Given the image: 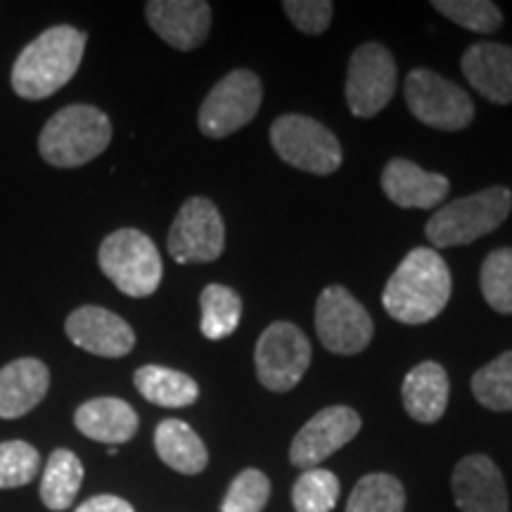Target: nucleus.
Listing matches in <instances>:
<instances>
[{
  "label": "nucleus",
  "instance_id": "obj_1",
  "mask_svg": "<svg viewBox=\"0 0 512 512\" xmlns=\"http://www.w3.org/2000/svg\"><path fill=\"white\" fill-rule=\"evenodd\" d=\"M451 271L437 249L418 247L403 256L387 287L382 306L403 325L430 323L446 309L451 299Z\"/></svg>",
  "mask_w": 512,
  "mask_h": 512
},
{
  "label": "nucleus",
  "instance_id": "obj_2",
  "mask_svg": "<svg viewBox=\"0 0 512 512\" xmlns=\"http://www.w3.org/2000/svg\"><path fill=\"white\" fill-rule=\"evenodd\" d=\"M86 31L60 24L34 38L12 67V91L24 100H43L60 91L79 72Z\"/></svg>",
  "mask_w": 512,
  "mask_h": 512
},
{
  "label": "nucleus",
  "instance_id": "obj_3",
  "mask_svg": "<svg viewBox=\"0 0 512 512\" xmlns=\"http://www.w3.org/2000/svg\"><path fill=\"white\" fill-rule=\"evenodd\" d=\"M112 140V121L93 105H69L48 119L38 136V152L50 166L76 169L93 162Z\"/></svg>",
  "mask_w": 512,
  "mask_h": 512
},
{
  "label": "nucleus",
  "instance_id": "obj_4",
  "mask_svg": "<svg viewBox=\"0 0 512 512\" xmlns=\"http://www.w3.org/2000/svg\"><path fill=\"white\" fill-rule=\"evenodd\" d=\"M512 209V192L503 185L479 190L475 195L460 197L441 207L427 221V238L434 247L470 245L484 235L494 233L508 219Z\"/></svg>",
  "mask_w": 512,
  "mask_h": 512
},
{
  "label": "nucleus",
  "instance_id": "obj_5",
  "mask_svg": "<svg viewBox=\"0 0 512 512\" xmlns=\"http://www.w3.org/2000/svg\"><path fill=\"white\" fill-rule=\"evenodd\" d=\"M98 264L114 287L128 297H150L162 283L164 266L157 245L136 228L107 235L100 245Z\"/></svg>",
  "mask_w": 512,
  "mask_h": 512
},
{
  "label": "nucleus",
  "instance_id": "obj_6",
  "mask_svg": "<svg viewBox=\"0 0 512 512\" xmlns=\"http://www.w3.org/2000/svg\"><path fill=\"white\" fill-rule=\"evenodd\" d=\"M271 145L294 169L330 176L342 166V145L335 133L304 114H283L271 126Z\"/></svg>",
  "mask_w": 512,
  "mask_h": 512
},
{
  "label": "nucleus",
  "instance_id": "obj_7",
  "mask_svg": "<svg viewBox=\"0 0 512 512\" xmlns=\"http://www.w3.org/2000/svg\"><path fill=\"white\" fill-rule=\"evenodd\" d=\"M256 375L271 392H290L311 366V344L302 330L287 320H275L261 332L254 351Z\"/></svg>",
  "mask_w": 512,
  "mask_h": 512
},
{
  "label": "nucleus",
  "instance_id": "obj_8",
  "mask_svg": "<svg viewBox=\"0 0 512 512\" xmlns=\"http://www.w3.org/2000/svg\"><path fill=\"white\" fill-rule=\"evenodd\" d=\"M406 102L413 117L439 131H463L475 119V102L463 88L430 69H413L406 76Z\"/></svg>",
  "mask_w": 512,
  "mask_h": 512
},
{
  "label": "nucleus",
  "instance_id": "obj_9",
  "mask_svg": "<svg viewBox=\"0 0 512 512\" xmlns=\"http://www.w3.org/2000/svg\"><path fill=\"white\" fill-rule=\"evenodd\" d=\"M264 100L261 79L249 69H235L211 88L200 107V131L209 138H226L240 131L259 112Z\"/></svg>",
  "mask_w": 512,
  "mask_h": 512
},
{
  "label": "nucleus",
  "instance_id": "obj_10",
  "mask_svg": "<svg viewBox=\"0 0 512 512\" xmlns=\"http://www.w3.org/2000/svg\"><path fill=\"white\" fill-rule=\"evenodd\" d=\"M316 332L320 344L332 354H361L373 339L375 325L354 294L344 287H325L316 302Z\"/></svg>",
  "mask_w": 512,
  "mask_h": 512
},
{
  "label": "nucleus",
  "instance_id": "obj_11",
  "mask_svg": "<svg viewBox=\"0 0 512 512\" xmlns=\"http://www.w3.org/2000/svg\"><path fill=\"white\" fill-rule=\"evenodd\" d=\"M396 93V62L394 55L380 43H363L354 50L347 69L349 110L361 119L380 114Z\"/></svg>",
  "mask_w": 512,
  "mask_h": 512
},
{
  "label": "nucleus",
  "instance_id": "obj_12",
  "mask_svg": "<svg viewBox=\"0 0 512 512\" xmlns=\"http://www.w3.org/2000/svg\"><path fill=\"white\" fill-rule=\"evenodd\" d=\"M226 249V226L207 197H190L169 230V254L178 264H209Z\"/></svg>",
  "mask_w": 512,
  "mask_h": 512
},
{
  "label": "nucleus",
  "instance_id": "obj_13",
  "mask_svg": "<svg viewBox=\"0 0 512 512\" xmlns=\"http://www.w3.org/2000/svg\"><path fill=\"white\" fill-rule=\"evenodd\" d=\"M358 432H361V415L354 408H323L297 432L290 446V463L302 470H313L339 448L347 446Z\"/></svg>",
  "mask_w": 512,
  "mask_h": 512
},
{
  "label": "nucleus",
  "instance_id": "obj_14",
  "mask_svg": "<svg viewBox=\"0 0 512 512\" xmlns=\"http://www.w3.org/2000/svg\"><path fill=\"white\" fill-rule=\"evenodd\" d=\"M67 337L76 347L102 358H121L136 347V332L117 313L102 306H81L64 323Z\"/></svg>",
  "mask_w": 512,
  "mask_h": 512
},
{
  "label": "nucleus",
  "instance_id": "obj_15",
  "mask_svg": "<svg viewBox=\"0 0 512 512\" xmlns=\"http://www.w3.org/2000/svg\"><path fill=\"white\" fill-rule=\"evenodd\" d=\"M451 489L460 512H510L501 470L482 453L460 460L453 470Z\"/></svg>",
  "mask_w": 512,
  "mask_h": 512
},
{
  "label": "nucleus",
  "instance_id": "obj_16",
  "mask_svg": "<svg viewBox=\"0 0 512 512\" xmlns=\"http://www.w3.org/2000/svg\"><path fill=\"white\" fill-rule=\"evenodd\" d=\"M145 15L152 31L176 50L200 48L211 29V8L204 0H150Z\"/></svg>",
  "mask_w": 512,
  "mask_h": 512
},
{
  "label": "nucleus",
  "instance_id": "obj_17",
  "mask_svg": "<svg viewBox=\"0 0 512 512\" xmlns=\"http://www.w3.org/2000/svg\"><path fill=\"white\" fill-rule=\"evenodd\" d=\"M470 86L494 105L512 102V48L503 43H475L460 60Z\"/></svg>",
  "mask_w": 512,
  "mask_h": 512
},
{
  "label": "nucleus",
  "instance_id": "obj_18",
  "mask_svg": "<svg viewBox=\"0 0 512 512\" xmlns=\"http://www.w3.org/2000/svg\"><path fill=\"white\" fill-rule=\"evenodd\" d=\"M384 195L401 209H432L446 200L448 178L430 174L408 159H392L382 171Z\"/></svg>",
  "mask_w": 512,
  "mask_h": 512
},
{
  "label": "nucleus",
  "instance_id": "obj_19",
  "mask_svg": "<svg viewBox=\"0 0 512 512\" xmlns=\"http://www.w3.org/2000/svg\"><path fill=\"white\" fill-rule=\"evenodd\" d=\"M50 370L38 358H17L0 368V418L17 420L46 399Z\"/></svg>",
  "mask_w": 512,
  "mask_h": 512
},
{
  "label": "nucleus",
  "instance_id": "obj_20",
  "mask_svg": "<svg viewBox=\"0 0 512 512\" xmlns=\"http://www.w3.org/2000/svg\"><path fill=\"white\" fill-rule=\"evenodd\" d=\"M74 425L83 437L107 446H119L136 437L140 420L131 403L117 396H98L76 408Z\"/></svg>",
  "mask_w": 512,
  "mask_h": 512
},
{
  "label": "nucleus",
  "instance_id": "obj_21",
  "mask_svg": "<svg viewBox=\"0 0 512 512\" xmlns=\"http://www.w3.org/2000/svg\"><path fill=\"white\" fill-rule=\"evenodd\" d=\"M448 375L434 361L415 366L401 384V399L406 413L422 425L444 418L448 406Z\"/></svg>",
  "mask_w": 512,
  "mask_h": 512
},
{
  "label": "nucleus",
  "instance_id": "obj_22",
  "mask_svg": "<svg viewBox=\"0 0 512 512\" xmlns=\"http://www.w3.org/2000/svg\"><path fill=\"white\" fill-rule=\"evenodd\" d=\"M157 456L181 475H200L209 465V451L188 422L169 418L162 420L155 430Z\"/></svg>",
  "mask_w": 512,
  "mask_h": 512
},
{
  "label": "nucleus",
  "instance_id": "obj_23",
  "mask_svg": "<svg viewBox=\"0 0 512 512\" xmlns=\"http://www.w3.org/2000/svg\"><path fill=\"white\" fill-rule=\"evenodd\" d=\"M133 384L145 401L162 408H185L200 399V387L190 375L164 366L138 368Z\"/></svg>",
  "mask_w": 512,
  "mask_h": 512
},
{
  "label": "nucleus",
  "instance_id": "obj_24",
  "mask_svg": "<svg viewBox=\"0 0 512 512\" xmlns=\"http://www.w3.org/2000/svg\"><path fill=\"white\" fill-rule=\"evenodd\" d=\"M83 484V465L69 448H55L50 453L41 477V501L48 510H69Z\"/></svg>",
  "mask_w": 512,
  "mask_h": 512
},
{
  "label": "nucleus",
  "instance_id": "obj_25",
  "mask_svg": "<svg viewBox=\"0 0 512 512\" xmlns=\"http://www.w3.org/2000/svg\"><path fill=\"white\" fill-rule=\"evenodd\" d=\"M202 335L207 339H226L238 330L242 316V299L226 285L211 283L202 290Z\"/></svg>",
  "mask_w": 512,
  "mask_h": 512
},
{
  "label": "nucleus",
  "instance_id": "obj_26",
  "mask_svg": "<svg viewBox=\"0 0 512 512\" xmlns=\"http://www.w3.org/2000/svg\"><path fill=\"white\" fill-rule=\"evenodd\" d=\"M403 508H406L403 484L387 472H370L358 479L347 503V512H403Z\"/></svg>",
  "mask_w": 512,
  "mask_h": 512
},
{
  "label": "nucleus",
  "instance_id": "obj_27",
  "mask_svg": "<svg viewBox=\"0 0 512 512\" xmlns=\"http://www.w3.org/2000/svg\"><path fill=\"white\" fill-rule=\"evenodd\" d=\"M472 394L489 411H512V351H505L472 375Z\"/></svg>",
  "mask_w": 512,
  "mask_h": 512
},
{
  "label": "nucleus",
  "instance_id": "obj_28",
  "mask_svg": "<svg viewBox=\"0 0 512 512\" xmlns=\"http://www.w3.org/2000/svg\"><path fill=\"white\" fill-rule=\"evenodd\" d=\"M339 501V479L335 472L313 467L294 482L292 503L297 512H332Z\"/></svg>",
  "mask_w": 512,
  "mask_h": 512
},
{
  "label": "nucleus",
  "instance_id": "obj_29",
  "mask_svg": "<svg viewBox=\"0 0 512 512\" xmlns=\"http://www.w3.org/2000/svg\"><path fill=\"white\" fill-rule=\"evenodd\" d=\"M479 285L491 309L510 316L512 313V249L501 247L484 259Z\"/></svg>",
  "mask_w": 512,
  "mask_h": 512
},
{
  "label": "nucleus",
  "instance_id": "obj_30",
  "mask_svg": "<svg viewBox=\"0 0 512 512\" xmlns=\"http://www.w3.org/2000/svg\"><path fill=\"white\" fill-rule=\"evenodd\" d=\"M432 8L458 27L477 34H496L503 27V12L491 0H434Z\"/></svg>",
  "mask_w": 512,
  "mask_h": 512
},
{
  "label": "nucleus",
  "instance_id": "obj_31",
  "mask_svg": "<svg viewBox=\"0 0 512 512\" xmlns=\"http://www.w3.org/2000/svg\"><path fill=\"white\" fill-rule=\"evenodd\" d=\"M41 453L29 441H0V489H19L38 477Z\"/></svg>",
  "mask_w": 512,
  "mask_h": 512
},
{
  "label": "nucleus",
  "instance_id": "obj_32",
  "mask_svg": "<svg viewBox=\"0 0 512 512\" xmlns=\"http://www.w3.org/2000/svg\"><path fill=\"white\" fill-rule=\"evenodd\" d=\"M271 498V482L261 470L247 467L233 479L221 503V512H261Z\"/></svg>",
  "mask_w": 512,
  "mask_h": 512
},
{
  "label": "nucleus",
  "instance_id": "obj_33",
  "mask_svg": "<svg viewBox=\"0 0 512 512\" xmlns=\"http://www.w3.org/2000/svg\"><path fill=\"white\" fill-rule=\"evenodd\" d=\"M283 10L302 34L318 36L328 29L335 5L330 0H285Z\"/></svg>",
  "mask_w": 512,
  "mask_h": 512
},
{
  "label": "nucleus",
  "instance_id": "obj_34",
  "mask_svg": "<svg viewBox=\"0 0 512 512\" xmlns=\"http://www.w3.org/2000/svg\"><path fill=\"white\" fill-rule=\"evenodd\" d=\"M74 512H136V510H133V505L124 501V498L102 494V496L88 498V501L81 503Z\"/></svg>",
  "mask_w": 512,
  "mask_h": 512
}]
</instances>
